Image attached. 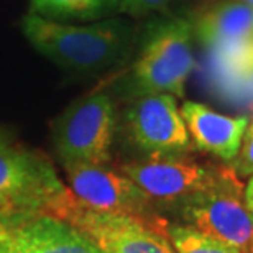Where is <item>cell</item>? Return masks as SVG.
Returning <instances> with one entry per match:
<instances>
[{
    "instance_id": "6da1fadb",
    "label": "cell",
    "mask_w": 253,
    "mask_h": 253,
    "mask_svg": "<svg viewBox=\"0 0 253 253\" xmlns=\"http://www.w3.org/2000/svg\"><path fill=\"white\" fill-rule=\"evenodd\" d=\"M22 30L40 54L61 69L81 74L99 73L119 63L135 40L133 27L120 18L74 27L28 12Z\"/></svg>"
},
{
    "instance_id": "7a4b0ae2",
    "label": "cell",
    "mask_w": 253,
    "mask_h": 253,
    "mask_svg": "<svg viewBox=\"0 0 253 253\" xmlns=\"http://www.w3.org/2000/svg\"><path fill=\"white\" fill-rule=\"evenodd\" d=\"M42 214L66 222L102 253H174L165 220L90 209L76 199L68 188Z\"/></svg>"
},
{
    "instance_id": "3957f363",
    "label": "cell",
    "mask_w": 253,
    "mask_h": 253,
    "mask_svg": "<svg viewBox=\"0 0 253 253\" xmlns=\"http://www.w3.org/2000/svg\"><path fill=\"white\" fill-rule=\"evenodd\" d=\"M179 214L191 229L240 253H250L253 215L247 209L244 189L232 168L217 169L209 186L181 201Z\"/></svg>"
},
{
    "instance_id": "277c9868",
    "label": "cell",
    "mask_w": 253,
    "mask_h": 253,
    "mask_svg": "<svg viewBox=\"0 0 253 253\" xmlns=\"http://www.w3.org/2000/svg\"><path fill=\"white\" fill-rule=\"evenodd\" d=\"M115 135V107L109 94L74 100L51 125L53 146L63 166L109 165Z\"/></svg>"
},
{
    "instance_id": "5b68a950",
    "label": "cell",
    "mask_w": 253,
    "mask_h": 253,
    "mask_svg": "<svg viewBox=\"0 0 253 253\" xmlns=\"http://www.w3.org/2000/svg\"><path fill=\"white\" fill-rule=\"evenodd\" d=\"M192 35V23L183 18L169 20L151 32L131 71L138 95L183 97L186 81L196 64Z\"/></svg>"
},
{
    "instance_id": "8992f818",
    "label": "cell",
    "mask_w": 253,
    "mask_h": 253,
    "mask_svg": "<svg viewBox=\"0 0 253 253\" xmlns=\"http://www.w3.org/2000/svg\"><path fill=\"white\" fill-rule=\"evenodd\" d=\"M64 189L48 156L17 145L0 150V219L38 214Z\"/></svg>"
},
{
    "instance_id": "52a82bcc",
    "label": "cell",
    "mask_w": 253,
    "mask_h": 253,
    "mask_svg": "<svg viewBox=\"0 0 253 253\" xmlns=\"http://www.w3.org/2000/svg\"><path fill=\"white\" fill-rule=\"evenodd\" d=\"M125 128L131 143L148 156L184 155L191 138L174 95H138L125 110Z\"/></svg>"
},
{
    "instance_id": "ba28073f",
    "label": "cell",
    "mask_w": 253,
    "mask_h": 253,
    "mask_svg": "<svg viewBox=\"0 0 253 253\" xmlns=\"http://www.w3.org/2000/svg\"><path fill=\"white\" fill-rule=\"evenodd\" d=\"M63 168L68 189L90 209L150 220L158 219L153 215V202L148 196L120 169L109 165H69Z\"/></svg>"
},
{
    "instance_id": "9c48e42d",
    "label": "cell",
    "mask_w": 253,
    "mask_h": 253,
    "mask_svg": "<svg viewBox=\"0 0 253 253\" xmlns=\"http://www.w3.org/2000/svg\"><path fill=\"white\" fill-rule=\"evenodd\" d=\"M120 171L148 196L151 202L179 204L186 197L202 191L214 179L215 171L196 161L174 156H148L130 161Z\"/></svg>"
},
{
    "instance_id": "30bf717a",
    "label": "cell",
    "mask_w": 253,
    "mask_h": 253,
    "mask_svg": "<svg viewBox=\"0 0 253 253\" xmlns=\"http://www.w3.org/2000/svg\"><path fill=\"white\" fill-rule=\"evenodd\" d=\"M0 250L3 253H102L81 232L42 212L0 220Z\"/></svg>"
},
{
    "instance_id": "8fae6325",
    "label": "cell",
    "mask_w": 253,
    "mask_h": 253,
    "mask_svg": "<svg viewBox=\"0 0 253 253\" xmlns=\"http://www.w3.org/2000/svg\"><path fill=\"white\" fill-rule=\"evenodd\" d=\"M192 33L214 53L253 48V7L239 0H222L197 15Z\"/></svg>"
},
{
    "instance_id": "7c38bea8",
    "label": "cell",
    "mask_w": 253,
    "mask_h": 253,
    "mask_svg": "<svg viewBox=\"0 0 253 253\" xmlns=\"http://www.w3.org/2000/svg\"><path fill=\"white\" fill-rule=\"evenodd\" d=\"M179 110L189 138L197 148L227 163L235 158L249 125V119L229 117L192 100H186Z\"/></svg>"
},
{
    "instance_id": "4fadbf2b",
    "label": "cell",
    "mask_w": 253,
    "mask_h": 253,
    "mask_svg": "<svg viewBox=\"0 0 253 253\" xmlns=\"http://www.w3.org/2000/svg\"><path fill=\"white\" fill-rule=\"evenodd\" d=\"M122 7L120 0H30V12L40 17L61 20H95Z\"/></svg>"
},
{
    "instance_id": "5bb4252c",
    "label": "cell",
    "mask_w": 253,
    "mask_h": 253,
    "mask_svg": "<svg viewBox=\"0 0 253 253\" xmlns=\"http://www.w3.org/2000/svg\"><path fill=\"white\" fill-rule=\"evenodd\" d=\"M168 240L173 244L174 253H240L188 225L168 224Z\"/></svg>"
},
{
    "instance_id": "9a60e30c",
    "label": "cell",
    "mask_w": 253,
    "mask_h": 253,
    "mask_svg": "<svg viewBox=\"0 0 253 253\" xmlns=\"http://www.w3.org/2000/svg\"><path fill=\"white\" fill-rule=\"evenodd\" d=\"M230 165L237 176H253V120L247 125L240 150Z\"/></svg>"
},
{
    "instance_id": "2e32d148",
    "label": "cell",
    "mask_w": 253,
    "mask_h": 253,
    "mask_svg": "<svg viewBox=\"0 0 253 253\" xmlns=\"http://www.w3.org/2000/svg\"><path fill=\"white\" fill-rule=\"evenodd\" d=\"M120 2H122V7L130 10V12L143 13V12L163 8L171 0H120Z\"/></svg>"
},
{
    "instance_id": "e0dca14e",
    "label": "cell",
    "mask_w": 253,
    "mask_h": 253,
    "mask_svg": "<svg viewBox=\"0 0 253 253\" xmlns=\"http://www.w3.org/2000/svg\"><path fill=\"white\" fill-rule=\"evenodd\" d=\"M13 133L8 128L0 125V150L2 148H8V146H13Z\"/></svg>"
},
{
    "instance_id": "ac0fdd59",
    "label": "cell",
    "mask_w": 253,
    "mask_h": 253,
    "mask_svg": "<svg viewBox=\"0 0 253 253\" xmlns=\"http://www.w3.org/2000/svg\"><path fill=\"white\" fill-rule=\"evenodd\" d=\"M244 197H245L247 209H249L250 214L253 215V176L250 178L249 183H247V188L244 189Z\"/></svg>"
},
{
    "instance_id": "d6986e66",
    "label": "cell",
    "mask_w": 253,
    "mask_h": 253,
    "mask_svg": "<svg viewBox=\"0 0 253 253\" xmlns=\"http://www.w3.org/2000/svg\"><path fill=\"white\" fill-rule=\"evenodd\" d=\"M239 2H242V3L250 5V7H253V0H239Z\"/></svg>"
},
{
    "instance_id": "ffe728a7",
    "label": "cell",
    "mask_w": 253,
    "mask_h": 253,
    "mask_svg": "<svg viewBox=\"0 0 253 253\" xmlns=\"http://www.w3.org/2000/svg\"><path fill=\"white\" fill-rule=\"evenodd\" d=\"M250 253H253V239H252V247H250Z\"/></svg>"
},
{
    "instance_id": "44dd1931",
    "label": "cell",
    "mask_w": 253,
    "mask_h": 253,
    "mask_svg": "<svg viewBox=\"0 0 253 253\" xmlns=\"http://www.w3.org/2000/svg\"><path fill=\"white\" fill-rule=\"evenodd\" d=\"M252 92H253V76H252Z\"/></svg>"
},
{
    "instance_id": "7402d4cb",
    "label": "cell",
    "mask_w": 253,
    "mask_h": 253,
    "mask_svg": "<svg viewBox=\"0 0 253 253\" xmlns=\"http://www.w3.org/2000/svg\"><path fill=\"white\" fill-rule=\"evenodd\" d=\"M0 253H3V252H2V250H0Z\"/></svg>"
},
{
    "instance_id": "603a6c76",
    "label": "cell",
    "mask_w": 253,
    "mask_h": 253,
    "mask_svg": "<svg viewBox=\"0 0 253 253\" xmlns=\"http://www.w3.org/2000/svg\"><path fill=\"white\" fill-rule=\"evenodd\" d=\"M0 220H2V219H0Z\"/></svg>"
}]
</instances>
